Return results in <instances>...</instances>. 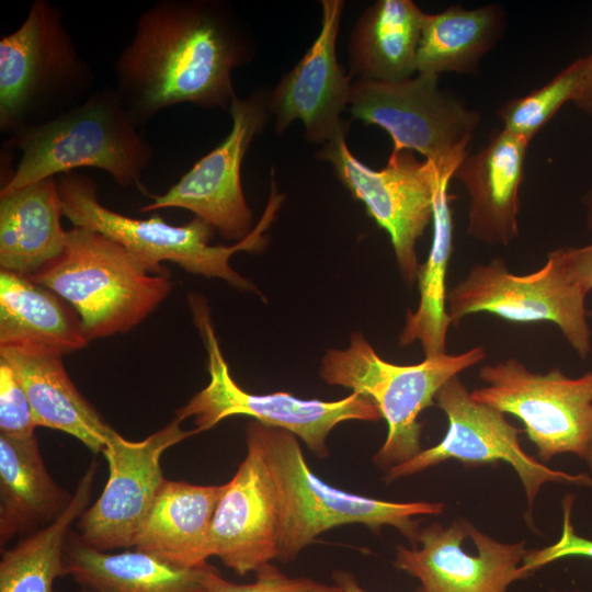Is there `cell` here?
<instances>
[{
  "label": "cell",
  "instance_id": "obj_30",
  "mask_svg": "<svg viewBox=\"0 0 592 592\" xmlns=\"http://www.w3.org/2000/svg\"><path fill=\"white\" fill-rule=\"evenodd\" d=\"M592 78V53L577 58L549 82L498 109L503 128L530 143L567 102L576 103Z\"/></svg>",
  "mask_w": 592,
  "mask_h": 592
},
{
  "label": "cell",
  "instance_id": "obj_32",
  "mask_svg": "<svg viewBox=\"0 0 592 592\" xmlns=\"http://www.w3.org/2000/svg\"><path fill=\"white\" fill-rule=\"evenodd\" d=\"M38 426L29 397L12 366L0 358V434L29 439Z\"/></svg>",
  "mask_w": 592,
  "mask_h": 592
},
{
  "label": "cell",
  "instance_id": "obj_38",
  "mask_svg": "<svg viewBox=\"0 0 592 592\" xmlns=\"http://www.w3.org/2000/svg\"><path fill=\"white\" fill-rule=\"evenodd\" d=\"M587 462H588L590 468L592 469V452H591L590 456L588 457Z\"/></svg>",
  "mask_w": 592,
  "mask_h": 592
},
{
  "label": "cell",
  "instance_id": "obj_3",
  "mask_svg": "<svg viewBox=\"0 0 592 592\" xmlns=\"http://www.w3.org/2000/svg\"><path fill=\"white\" fill-rule=\"evenodd\" d=\"M115 88H103L60 115L12 134L21 158L0 194L90 167L122 186L144 190L155 152Z\"/></svg>",
  "mask_w": 592,
  "mask_h": 592
},
{
  "label": "cell",
  "instance_id": "obj_1",
  "mask_svg": "<svg viewBox=\"0 0 592 592\" xmlns=\"http://www.w3.org/2000/svg\"><path fill=\"white\" fill-rule=\"evenodd\" d=\"M251 47L231 9L210 0H161L137 20L116 58V92L138 123L183 103L229 113L234 69Z\"/></svg>",
  "mask_w": 592,
  "mask_h": 592
},
{
  "label": "cell",
  "instance_id": "obj_2",
  "mask_svg": "<svg viewBox=\"0 0 592 592\" xmlns=\"http://www.w3.org/2000/svg\"><path fill=\"white\" fill-rule=\"evenodd\" d=\"M246 441L260 451L275 487L281 562L294 561L319 535L348 524H363L375 533L392 526L415 547V517L443 511L441 503L385 501L326 483L309 468L297 436L284 429L252 420Z\"/></svg>",
  "mask_w": 592,
  "mask_h": 592
},
{
  "label": "cell",
  "instance_id": "obj_11",
  "mask_svg": "<svg viewBox=\"0 0 592 592\" xmlns=\"http://www.w3.org/2000/svg\"><path fill=\"white\" fill-rule=\"evenodd\" d=\"M478 375L487 385L473 390L471 397L520 419L540 458L573 453L588 459L592 452V372L578 378L558 368L536 373L511 357L481 366Z\"/></svg>",
  "mask_w": 592,
  "mask_h": 592
},
{
  "label": "cell",
  "instance_id": "obj_26",
  "mask_svg": "<svg viewBox=\"0 0 592 592\" xmlns=\"http://www.w3.org/2000/svg\"><path fill=\"white\" fill-rule=\"evenodd\" d=\"M76 310L52 289L0 272V346L32 344L62 354L88 344Z\"/></svg>",
  "mask_w": 592,
  "mask_h": 592
},
{
  "label": "cell",
  "instance_id": "obj_6",
  "mask_svg": "<svg viewBox=\"0 0 592 592\" xmlns=\"http://www.w3.org/2000/svg\"><path fill=\"white\" fill-rule=\"evenodd\" d=\"M485 357V348L478 345L459 354L398 365L382 358L362 333L354 332L349 348L326 352L319 375L327 384L349 388L376 406L388 432L373 463L387 471L422 451L419 415L434 405L439 390Z\"/></svg>",
  "mask_w": 592,
  "mask_h": 592
},
{
  "label": "cell",
  "instance_id": "obj_20",
  "mask_svg": "<svg viewBox=\"0 0 592 592\" xmlns=\"http://www.w3.org/2000/svg\"><path fill=\"white\" fill-rule=\"evenodd\" d=\"M62 355L32 344L0 346V358L15 371L37 425L68 433L90 451L102 453L117 432L71 382L62 365Z\"/></svg>",
  "mask_w": 592,
  "mask_h": 592
},
{
  "label": "cell",
  "instance_id": "obj_9",
  "mask_svg": "<svg viewBox=\"0 0 592 592\" xmlns=\"http://www.w3.org/2000/svg\"><path fill=\"white\" fill-rule=\"evenodd\" d=\"M348 110L353 119L384 128L392 150H415L437 169L456 170L468 155L479 113L439 88V76L400 81L356 80Z\"/></svg>",
  "mask_w": 592,
  "mask_h": 592
},
{
  "label": "cell",
  "instance_id": "obj_31",
  "mask_svg": "<svg viewBox=\"0 0 592 592\" xmlns=\"http://www.w3.org/2000/svg\"><path fill=\"white\" fill-rule=\"evenodd\" d=\"M206 592H341L335 584H328L306 577H291L273 562L254 571L250 583H236L223 578L210 565L206 576Z\"/></svg>",
  "mask_w": 592,
  "mask_h": 592
},
{
  "label": "cell",
  "instance_id": "obj_37",
  "mask_svg": "<svg viewBox=\"0 0 592 592\" xmlns=\"http://www.w3.org/2000/svg\"><path fill=\"white\" fill-rule=\"evenodd\" d=\"M582 203L585 208V220L589 229H592V186L582 197Z\"/></svg>",
  "mask_w": 592,
  "mask_h": 592
},
{
  "label": "cell",
  "instance_id": "obj_18",
  "mask_svg": "<svg viewBox=\"0 0 592 592\" xmlns=\"http://www.w3.org/2000/svg\"><path fill=\"white\" fill-rule=\"evenodd\" d=\"M231 480L225 483L208 532L207 556L239 576L278 556V505L267 466L251 442Z\"/></svg>",
  "mask_w": 592,
  "mask_h": 592
},
{
  "label": "cell",
  "instance_id": "obj_29",
  "mask_svg": "<svg viewBox=\"0 0 592 592\" xmlns=\"http://www.w3.org/2000/svg\"><path fill=\"white\" fill-rule=\"evenodd\" d=\"M96 466L91 462L71 502L53 523L2 551L0 592H57L56 579L66 576L64 554L70 526L88 509Z\"/></svg>",
  "mask_w": 592,
  "mask_h": 592
},
{
  "label": "cell",
  "instance_id": "obj_22",
  "mask_svg": "<svg viewBox=\"0 0 592 592\" xmlns=\"http://www.w3.org/2000/svg\"><path fill=\"white\" fill-rule=\"evenodd\" d=\"M64 561L66 576L80 587V592H206L210 567H180L138 549L99 550L72 531Z\"/></svg>",
  "mask_w": 592,
  "mask_h": 592
},
{
  "label": "cell",
  "instance_id": "obj_28",
  "mask_svg": "<svg viewBox=\"0 0 592 592\" xmlns=\"http://www.w3.org/2000/svg\"><path fill=\"white\" fill-rule=\"evenodd\" d=\"M503 26V12L488 4L467 10L451 5L422 20L415 58L418 73H476L482 56L489 52Z\"/></svg>",
  "mask_w": 592,
  "mask_h": 592
},
{
  "label": "cell",
  "instance_id": "obj_5",
  "mask_svg": "<svg viewBox=\"0 0 592 592\" xmlns=\"http://www.w3.org/2000/svg\"><path fill=\"white\" fill-rule=\"evenodd\" d=\"M94 73L62 22L35 0L22 24L0 38V130L10 136L47 122L91 95Z\"/></svg>",
  "mask_w": 592,
  "mask_h": 592
},
{
  "label": "cell",
  "instance_id": "obj_16",
  "mask_svg": "<svg viewBox=\"0 0 592 592\" xmlns=\"http://www.w3.org/2000/svg\"><path fill=\"white\" fill-rule=\"evenodd\" d=\"M420 548L398 545L394 565L421 582L424 592H508L526 572L524 542L500 543L473 525L454 522L420 530Z\"/></svg>",
  "mask_w": 592,
  "mask_h": 592
},
{
  "label": "cell",
  "instance_id": "obj_34",
  "mask_svg": "<svg viewBox=\"0 0 592 592\" xmlns=\"http://www.w3.org/2000/svg\"><path fill=\"white\" fill-rule=\"evenodd\" d=\"M569 276L588 293L592 289V242L551 251ZM592 317V310L588 311Z\"/></svg>",
  "mask_w": 592,
  "mask_h": 592
},
{
  "label": "cell",
  "instance_id": "obj_36",
  "mask_svg": "<svg viewBox=\"0 0 592 592\" xmlns=\"http://www.w3.org/2000/svg\"><path fill=\"white\" fill-rule=\"evenodd\" d=\"M576 106L592 117V78Z\"/></svg>",
  "mask_w": 592,
  "mask_h": 592
},
{
  "label": "cell",
  "instance_id": "obj_23",
  "mask_svg": "<svg viewBox=\"0 0 592 592\" xmlns=\"http://www.w3.org/2000/svg\"><path fill=\"white\" fill-rule=\"evenodd\" d=\"M61 201L57 178L0 194V266L31 276L64 250Z\"/></svg>",
  "mask_w": 592,
  "mask_h": 592
},
{
  "label": "cell",
  "instance_id": "obj_25",
  "mask_svg": "<svg viewBox=\"0 0 592 592\" xmlns=\"http://www.w3.org/2000/svg\"><path fill=\"white\" fill-rule=\"evenodd\" d=\"M423 15L411 0H378L369 5L349 44L350 76L385 82L411 78Z\"/></svg>",
  "mask_w": 592,
  "mask_h": 592
},
{
  "label": "cell",
  "instance_id": "obj_19",
  "mask_svg": "<svg viewBox=\"0 0 592 592\" xmlns=\"http://www.w3.org/2000/svg\"><path fill=\"white\" fill-rule=\"evenodd\" d=\"M530 141L504 128L467 155L453 174L469 195L467 234L490 246H509L519 236L520 186Z\"/></svg>",
  "mask_w": 592,
  "mask_h": 592
},
{
  "label": "cell",
  "instance_id": "obj_15",
  "mask_svg": "<svg viewBox=\"0 0 592 592\" xmlns=\"http://www.w3.org/2000/svg\"><path fill=\"white\" fill-rule=\"evenodd\" d=\"M197 434L184 431L174 418L166 426L133 442L116 434L103 449L109 466L105 487L79 517L78 534L84 543L103 551L134 547L135 537L166 481L160 459L181 441Z\"/></svg>",
  "mask_w": 592,
  "mask_h": 592
},
{
  "label": "cell",
  "instance_id": "obj_12",
  "mask_svg": "<svg viewBox=\"0 0 592 592\" xmlns=\"http://www.w3.org/2000/svg\"><path fill=\"white\" fill-rule=\"evenodd\" d=\"M317 157L332 166L353 197L389 235L399 272L412 285L420 266L415 244L433 219L436 166L419 161L412 150H401L390 152L383 169L373 170L352 155L345 135L325 144Z\"/></svg>",
  "mask_w": 592,
  "mask_h": 592
},
{
  "label": "cell",
  "instance_id": "obj_17",
  "mask_svg": "<svg viewBox=\"0 0 592 592\" xmlns=\"http://www.w3.org/2000/svg\"><path fill=\"white\" fill-rule=\"evenodd\" d=\"M343 5L341 0L321 1L318 36L269 95L276 134L284 133L292 122L300 119L305 136L311 143L325 145L346 135L348 124L340 115L348 106L352 83L335 55Z\"/></svg>",
  "mask_w": 592,
  "mask_h": 592
},
{
  "label": "cell",
  "instance_id": "obj_7",
  "mask_svg": "<svg viewBox=\"0 0 592 592\" xmlns=\"http://www.w3.org/2000/svg\"><path fill=\"white\" fill-rule=\"evenodd\" d=\"M62 216L73 227L101 232L127 249L155 273L164 274L161 262L171 261L185 271L205 277H219L240 289L257 291L229 264L238 251L260 250L265 243L262 236L280 207L282 196L272 190L261 221L251 234L234 246H212L214 227L200 217L183 226L166 223L159 215L148 219L133 218L116 213L98 198L96 184L89 177L69 172L57 177Z\"/></svg>",
  "mask_w": 592,
  "mask_h": 592
},
{
  "label": "cell",
  "instance_id": "obj_8",
  "mask_svg": "<svg viewBox=\"0 0 592 592\" xmlns=\"http://www.w3.org/2000/svg\"><path fill=\"white\" fill-rule=\"evenodd\" d=\"M190 306L207 352L209 383L175 411V418L181 422L193 418L197 433L210 430L231 415H248L293 433L317 457L326 458L330 454L326 441L335 425L351 420L382 419L376 406L356 392L340 400L323 401L300 399L285 391L262 395L242 389L231 377L221 354L205 300L192 295Z\"/></svg>",
  "mask_w": 592,
  "mask_h": 592
},
{
  "label": "cell",
  "instance_id": "obj_35",
  "mask_svg": "<svg viewBox=\"0 0 592 592\" xmlns=\"http://www.w3.org/2000/svg\"><path fill=\"white\" fill-rule=\"evenodd\" d=\"M332 580L341 592H368L361 587L355 576L349 571L337 569L332 572ZM414 592H424L422 588Z\"/></svg>",
  "mask_w": 592,
  "mask_h": 592
},
{
  "label": "cell",
  "instance_id": "obj_14",
  "mask_svg": "<svg viewBox=\"0 0 592 592\" xmlns=\"http://www.w3.org/2000/svg\"><path fill=\"white\" fill-rule=\"evenodd\" d=\"M229 114L232 125L227 137L196 161L181 179L139 212L184 208L202 218L221 237L241 241L252 229L253 216L241 184V166L257 134L267 122L269 94L255 91L244 99L236 95Z\"/></svg>",
  "mask_w": 592,
  "mask_h": 592
},
{
  "label": "cell",
  "instance_id": "obj_24",
  "mask_svg": "<svg viewBox=\"0 0 592 592\" xmlns=\"http://www.w3.org/2000/svg\"><path fill=\"white\" fill-rule=\"evenodd\" d=\"M73 494L47 471L35 435L0 434V545L18 534L35 533L53 523Z\"/></svg>",
  "mask_w": 592,
  "mask_h": 592
},
{
  "label": "cell",
  "instance_id": "obj_33",
  "mask_svg": "<svg viewBox=\"0 0 592 592\" xmlns=\"http://www.w3.org/2000/svg\"><path fill=\"white\" fill-rule=\"evenodd\" d=\"M573 499L563 500V527L559 540L544 549L526 553L522 567L528 573L540 567L567 556H585L592 558V540L576 534L570 520Z\"/></svg>",
  "mask_w": 592,
  "mask_h": 592
},
{
  "label": "cell",
  "instance_id": "obj_10",
  "mask_svg": "<svg viewBox=\"0 0 592 592\" xmlns=\"http://www.w3.org/2000/svg\"><path fill=\"white\" fill-rule=\"evenodd\" d=\"M587 295L549 251L546 263L525 275L512 273L502 258L471 266L447 291L446 308L453 326L474 314L516 323H554L578 355L587 358L592 346Z\"/></svg>",
  "mask_w": 592,
  "mask_h": 592
},
{
  "label": "cell",
  "instance_id": "obj_13",
  "mask_svg": "<svg viewBox=\"0 0 592 592\" xmlns=\"http://www.w3.org/2000/svg\"><path fill=\"white\" fill-rule=\"evenodd\" d=\"M434 402L448 420L443 440L387 470L386 482L455 458L466 464L509 463L523 483L530 510L538 490L546 482L592 486V478L585 474L569 475L550 469L525 453L520 444L519 431L506 421L504 413L476 401L458 376L439 390Z\"/></svg>",
  "mask_w": 592,
  "mask_h": 592
},
{
  "label": "cell",
  "instance_id": "obj_4",
  "mask_svg": "<svg viewBox=\"0 0 592 592\" xmlns=\"http://www.w3.org/2000/svg\"><path fill=\"white\" fill-rule=\"evenodd\" d=\"M65 299L88 340L126 332L169 295L172 282L112 238L82 227L67 230L62 252L27 276Z\"/></svg>",
  "mask_w": 592,
  "mask_h": 592
},
{
  "label": "cell",
  "instance_id": "obj_27",
  "mask_svg": "<svg viewBox=\"0 0 592 592\" xmlns=\"http://www.w3.org/2000/svg\"><path fill=\"white\" fill-rule=\"evenodd\" d=\"M439 170L433 202L432 244L417 280L420 300L414 311H408L399 335V344L419 341L424 357L446 354V340L452 320L446 308V276L453 248V220L448 185L454 171Z\"/></svg>",
  "mask_w": 592,
  "mask_h": 592
},
{
  "label": "cell",
  "instance_id": "obj_21",
  "mask_svg": "<svg viewBox=\"0 0 592 592\" xmlns=\"http://www.w3.org/2000/svg\"><path fill=\"white\" fill-rule=\"evenodd\" d=\"M224 487L166 479L135 537V549L180 567L206 565L208 532Z\"/></svg>",
  "mask_w": 592,
  "mask_h": 592
}]
</instances>
